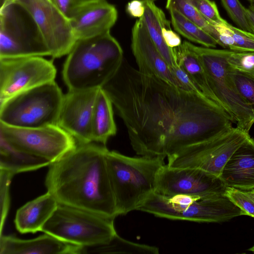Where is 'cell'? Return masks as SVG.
Segmentation results:
<instances>
[{"instance_id": "6da1fadb", "label": "cell", "mask_w": 254, "mask_h": 254, "mask_svg": "<svg viewBox=\"0 0 254 254\" xmlns=\"http://www.w3.org/2000/svg\"><path fill=\"white\" fill-rule=\"evenodd\" d=\"M103 88L141 156L164 159L233 127L231 117L214 102L143 73L124 60Z\"/></svg>"}, {"instance_id": "7a4b0ae2", "label": "cell", "mask_w": 254, "mask_h": 254, "mask_svg": "<svg viewBox=\"0 0 254 254\" xmlns=\"http://www.w3.org/2000/svg\"><path fill=\"white\" fill-rule=\"evenodd\" d=\"M108 150L95 142H77L48 166L47 191L59 204L115 218L118 213L106 161Z\"/></svg>"}, {"instance_id": "3957f363", "label": "cell", "mask_w": 254, "mask_h": 254, "mask_svg": "<svg viewBox=\"0 0 254 254\" xmlns=\"http://www.w3.org/2000/svg\"><path fill=\"white\" fill-rule=\"evenodd\" d=\"M123 51L110 32L77 40L65 61L64 82L69 90L103 88L117 74Z\"/></svg>"}, {"instance_id": "277c9868", "label": "cell", "mask_w": 254, "mask_h": 254, "mask_svg": "<svg viewBox=\"0 0 254 254\" xmlns=\"http://www.w3.org/2000/svg\"><path fill=\"white\" fill-rule=\"evenodd\" d=\"M110 183L118 215L138 209L155 192L164 158L132 157L116 151L106 155Z\"/></svg>"}, {"instance_id": "5b68a950", "label": "cell", "mask_w": 254, "mask_h": 254, "mask_svg": "<svg viewBox=\"0 0 254 254\" xmlns=\"http://www.w3.org/2000/svg\"><path fill=\"white\" fill-rule=\"evenodd\" d=\"M138 210L173 220L222 222L246 215L224 194L209 196L177 195L167 197L155 192Z\"/></svg>"}, {"instance_id": "8992f818", "label": "cell", "mask_w": 254, "mask_h": 254, "mask_svg": "<svg viewBox=\"0 0 254 254\" xmlns=\"http://www.w3.org/2000/svg\"><path fill=\"white\" fill-rule=\"evenodd\" d=\"M64 94L55 81L0 103V123L18 127L58 125Z\"/></svg>"}, {"instance_id": "52a82bcc", "label": "cell", "mask_w": 254, "mask_h": 254, "mask_svg": "<svg viewBox=\"0 0 254 254\" xmlns=\"http://www.w3.org/2000/svg\"><path fill=\"white\" fill-rule=\"evenodd\" d=\"M113 218L59 204L41 231L83 247L108 244L117 234Z\"/></svg>"}, {"instance_id": "ba28073f", "label": "cell", "mask_w": 254, "mask_h": 254, "mask_svg": "<svg viewBox=\"0 0 254 254\" xmlns=\"http://www.w3.org/2000/svg\"><path fill=\"white\" fill-rule=\"evenodd\" d=\"M51 56L33 17L17 0H6L0 10V59Z\"/></svg>"}, {"instance_id": "9c48e42d", "label": "cell", "mask_w": 254, "mask_h": 254, "mask_svg": "<svg viewBox=\"0 0 254 254\" xmlns=\"http://www.w3.org/2000/svg\"><path fill=\"white\" fill-rule=\"evenodd\" d=\"M192 48L204 67L209 85L222 108L237 127L249 132L254 124V112L237 92L228 74L227 57L230 50Z\"/></svg>"}, {"instance_id": "30bf717a", "label": "cell", "mask_w": 254, "mask_h": 254, "mask_svg": "<svg viewBox=\"0 0 254 254\" xmlns=\"http://www.w3.org/2000/svg\"><path fill=\"white\" fill-rule=\"evenodd\" d=\"M0 141L11 148L54 162L74 148L77 142L58 125L18 127L0 123Z\"/></svg>"}, {"instance_id": "8fae6325", "label": "cell", "mask_w": 254, "mask_h": 254, "mask_svg": "<svg viewBox=\"0 0 254 254\" xmlns=\"http://www.w3.org/2000/svg\"><path fill=\"white\" fill-rule=\"evenodd\" d=\"M238 127L209 140L180 150L168 158L171 168H198L219 177L222 169L236 149L250 137Z\"/></svg>"}, {"instance_id": "7c38bea8", "label": "cell", "mask_w": 254, "mask_h": 254, "mask_svg": "<svg viewBox=\"0 0 254 254\" xmlns=\"http://www.w3.org/2000/svg\"><path fill=\"white\" fill-rule=\"evenodd\" d=\"M57 69L43 57L0 59V103L21 92L55 81Z\"/></svg>"}, {"instance_id": "4fadbf2b", "label": "cell", "mask_w": 254, "mask_h": 254, "mask_svg": "<svg viewBox=\"0 0 254 254\" xmlns=\"http://www.w3.org/2000/svg\"><path fill=\"white\" fill-rule=\"evenodd\" d=\"M29 12L48 48L51 57L68 55L77 39L69 19L51 0H17Z\"/></svg>"}, {"instance_id": "5bb4252c", "label": "cell", "mask_w": 254, "mask_h": 254, "mask_svg": "<svg viewBox=\"0 0 254 254\" xmlns=\"http://www.w3.org/2000/svg\"><path fill=\"white\" fill-rule=\"evenodd\" d=\"M226 187L219 177L201 169L171 168L164 164L158 173L155 192L167 197L203 196L224 194Z\"/></svg>"}, {"instance_id": "9a60e30c", "label": "cell", "mask_w": 254, "mask_h": 254, "mask_svg": "<svg viewBox=\"0 0 254 254\" xmlns=\"http://www.w3.org/2000/svg\"><path fill=\"white\" fill-rule=\"evenodd\" d=\"M98 89L68 90L64 94L58 125L72 136L77 143L93 142L92 118Z\"/></svg>"}, {"instance_id": "2e32d148", "label": "cell", "mask_w": 254, "mask_h": 254, "mask_svg": "<svg viewBox=\"0 0 254 254\" xmlns=\"http://www.w3.org/2000/svg\"><path fill=\"white\" fill-rule=\"evenodd\" d=\"M131 48L139 71L156 76L181 88L149 37L141 17L135 21L132 27Z\"/></svg>"}, {"instance_id": "e0dca14e", "label": "cell", "mask_w": 254, "mask_h": 254, "mask_svg": "<svg viewBox=\"0 0 254 254\" xmlns=\"http://www.w3.org/2000/svg\"><path fill=\"white\" fill-rule=\"evenodd\" d=\"M117 18L114 5L106 0H97L81 5L69 21L77 40L110 32Z\"/></svg>"}, {"instance_id": "ac0fdd59", "label": "cell", "mask_w": 254, "mask_h": 254, "mask_svg": "<svg viewBox=\"0 0 254 254\" xmlns=\"http://www.w3.org/2000/svg\"><path fill=\"white\" fill-rule=\"evenodd\" d=\"M84 250L47 233L29 240L10 235L0 237V254H84Z\"/></svg>"}, {"instance_id": "d6986e66", "label": "cell", "mask_w": 254, "mask_h": 254, "mask_svg": "<svg viewBox=\"0 0 254 254\" xmlns=\"http://www.w3.org/2000/svg\"><path fill=\"white\" fill-rule=\"evenodd\" d=\"M220 179L226 187L254 190V139L251 136L233 153L222 170Z\"/></svg>"}, {"instance_id": "ffe728a7", "label": "cell", "mask_w": 254, "mask_h": 254, "mask_svg": "<svg viewBox=\"0 0 254 254\" xmlns=\"http://www.w3.org/2000/svg\"><path fill=\"white\" fill-rule=\"evenodd\" d=\"M59 203L49 192L27 202L16 211L14 220L15 227L21 233H35L52 216Z\"/></svg>"}, {"instance_id": "44dd1931", "label": "cell", "mask_w": 254, "mask_h": 254, "mask_svg": "<svg viewBox=\"0 0 254 254\" xmlns=\"http://www.w3.org/2000/svg\"><path fill=\"white\" fill-rule=\"evenodd\" d=\"M91 128L93 142L104 145L109 139L117 133L113 104L103 88L99 89L97 92L93 111Z\"/></svg>"}, {"instance_id": "7402d4cb", "label": "cell", "mask_w": 254, "mask_h": 254, "mask_svg": "<svg viewBox=\"0 0 254 254\" xmlns=\"http://www.w3.org/2000/svg\"><path fill=\"white\" fill-rule=\"evenodd\" d=\"M192 45L185 41L179 47L174 48L177 64L204 96L221 106L209 85L204 67Z\"/></svg>"}, {"instance_id": "603a6c76", "label": "cell", "mask_w": 254, "mask_h": 254, "mask_svg": "<svg viewBox=\"0 0 254 254\" xmlns=\"http://www.w3.org/2000/svg\"><path fill=\"white\" fill-rule=\"evenodd\" d=\"M144 5L141 18L149 37L170 67L177 65L174 49L166 44L162 35V28L170 22L163 11L153 1L145 2Z\"/></svg>"}, {"instance_id": "cb8c5ba5", "label": "cell", "mask_w": 254, "mask_h": 254, "mask_svg": "<svg viewBox=\"0 0 254 254\" xmlns=\"http://www.w3.org/2000/svg\"><path fill=\"white\" fill-rule=\"evenodd\" d=\"M51 163L46 159L15 150L0 141V169L15 175L36 170Z\"/></svg>"}, {"instance_id": "d4e9b609", "label": "cell", "mask_w": 254, "mask_h": 254, "mask_svg": "<svg viewBox=\"0 0 254 254\" xmlns=\"http://www.w3.org/2000/svg\"><path fill=\"white\" fill-rule=\"evenodd\" d=\"M218 34V45L236 52H254V34L233 26L228 22L212 24Z\"/></svg>"}, {"instance_id": "484cf974", "label": "cell", "mask_w": 254, "mask_h": 254, "mask_svg": "<svg viewBox=\"0 0 254 254\" xmlns=\"http://www.w3.org/2000/svg\"><path fill=\"white\" fill-rule=\"evenodd\" d=\"M174 30L190 41L207 48H215L216 40L192 21L175 9L169 10Z\"/></svg>"}, {"instance_id": "4316f807", "label": "cell", "mask_w": 254, "mask_h": 254, "mask_svg": "<svg viewBox=\"0 0 254 254\" xmlns=\"http://www.w3.org/2000/svg\"><path fill=\"white\" fill-rule=\"evenodd\" d=\"M89 248V247H87ZM93 253L105 254H158L154 246L135 243L121 237L117 233L107 244L92 247Z\"/></svg>"}, {"instance_id": "83f0119b", "label": "cell", "mask_w": 254, "mask_h": 254, "mask_svg": "<svg viewBox=\"0 0 254 254\" xmlns=\"http://www.w3.org/2000/svg\"><path fill=\"white\" fill-rule=\"evenodd\" d=\"M166 8L175 9L213 37L218 44V34L214 28L188 0H167Z\"/></svg>"}, {"instance_id": "f1b7e54d", "label": "cell", "mask_w": 254, "mask_h": 254, "mask_svg": "<svg viewBox=\"0 0 254 254\" xmlns=\"http://www.w3.org/2000/svg\"><path fill=\"white\" fill-rule=\"evenodd\" d=\"M228 74L243 100L254 112V75L228 66Z\"/></svg>"}, {"instance_id": "f546056e", "label": "cell", "mask_w": 254, "mask_h": 254, "mask_svg": "<svg viewBox=\"0 0 254 254\" xmlns=\"http://www.w3.org/2000/svg\"><path fill=\"white\" fill-rule=\"evenodd\" d=\"M224 195L244 211L246 215L254 218V192L227 187Z\"/></svg>"}, {"instance_id": "4dcf8cb0", "label": "cell", "mask_w": 254, "mask_h": 254, "mask_svg": "<svg viewBox=\"0 0 254 254\" xmlns=\"http://www.w3.org/2000/svg\"><path fill=\"white\" fill-rule=\"evenodd\" d=\"M220 0L230 17L239 28L252 33L247 17L246 8L239 0Z\"/></svg>"}, {"instance_id": "1f68e13d", "label": "cell", "mask_w": 254, "mask_h": 254, "mask_svg": "<svg viewBox=\"0 0 254 254\" xmlns=\"http://www.w3.org/2000/svg\"><path fill=\"white\" fill-rule=\"evenodd\" d=\"M14 175L9 171L0 169V235H2V228L9 208V185Z\"/></svg>"}, {"instance_id": "d6a6232c", "label": "cell", "mask_w": 254, "mask_h": 254, "mask_svg": "<svg viewBox=\"0 0 254 254\" xmlns=\"http://www.w3.org/2000/svg\"><path fill=\"white\" fill-rule=\"evenodd\" d=\"M227 60L231 68L254 75V52L230 50Z\"/></svg>"}, {"instance_id": "836d02e7", "label": "cell", "mask_w": 254, "mask_h": 254, "mask_svg": "<svg viewBox=\"0 0 254 254\" xmlns=\"http://www.w3.org/2000/svg\"><path fill=\"white\" fill-rule=\"evenodd\" d=\"M188 0L211 24H220L227 22L221 16L214 1L210 0Z\"/></svg>"}, {"instance_id": "e575fe53", "label": "cell", "mask_w": 254, "mask_h": 254, "mask_svg": "<svg viewBox=\"0 0 254 254\" xmlns=\"http://www.w3.org/2000/svg\"><path fill=\"white\" fill-rule=\"evenodd\" d=\"M171 69L173 74L180 83L182 88L203 95L191 79L178 64L171 67Z\"/></svg>"}, {"instance_id": "d590c367", "label": "cell", "mask_w": 254, "mask_h": 254, "mask_svg": "<svg viewBox=\"0 0 254 254\" xmlns=\"http://www.w3.org/2000/svg\"><path fill=\"white\" fill-rule=\"evenodd\" d=\"M69 19L82 4L79 0H51Z\"/></svg>"}, {"instance_id": "8d00e7d4", "label": "cell", "mask_w": 254, "mask_h": 254, "mask_svg": "<svg viewBox=\"0 0 254 254\" xmlns=\"http://www.w3.org/2000/svg\"><path fill=\"white\" fill-rule=\"evenodd\" d=\"M162 35L166 44L170 48H177L182 43L180 36L171 29L170 23L162 28Z\"/></svg>"}, {"instance_id": "74e56055", "label": "cell", "mask_w": 254, "mask_h": 254, "mask_svg": "<svg viewBox=\"0 0 254 254\" xmlns=\"http://www.w3.org/2000/svg\"><path fill=\"white\" fill-rule=\"evenodd\" d=\"M126 10L129 15L139 18L144 13V2L139 0H132L127 4Z\"/></svg>"}, {"instance_id": "f35d334b", "label": "cell", "mask_w": 254, "mask_h": 254, "mask_svg": "<svg viewBox=\"0 0 254 254\" xmlns=\"http://www.w3.org/2000/svg\"><path fill=\"white\" fill-rule=\"evenodd\" d=\"M246 14L248 20L252 30V33L254 34V6L251 5L246 8Z\"/></svg>"}, {"instance_id": "ab89813d", "label": "cell", "mask_w": 254, "mask_h": 254, "mask_svg": "<svg viewBox=\"0 0 254 254\" xmlns=\"http://www.w3.org/2000/svg\"><path fill=\"white\" fill-rule=\"evenodd\" d=\"M82 4L97 0H79Z\"/></svg>"}, {"instance_id": "60d3db41", "label": "cell", "mask_w": 254, "mask_h": 254, "mask_svg": "<svg viewBox=\"0 0 254 254\" xmlns=\"http://www.w3.org/2000/svg\"><path fill=\"white\" fill-rule=\"evenodd\" d=\"M141 0L142 1H143V2H147V1H154L155 0Z\"/></svg>"}, {"instance_id": "b9f144b4", "label": "cell", "mask_w": 254, "mask_h": 254, "mask_svg": "<svg viewBox=\"0 0 254 254\" xmlns=\"http://www.w3.org/2000/svg\"><path fill=\"white\" fill-rule=\"evenodd\" d=\"M249 250L254 253V246L253 247H252L251 248H250V249H249Z\"/></svg>"}, {"instance_id": "7bdbcfd3", "label": "cell", "mask_w": 254, "mask_h": 254, "mask_svg": "<svg viewBox=\"0 0 254 254\" xmlns=\"http://www.w3.org/2000/svg\"><path fill=\"white\" fill-rule=\"evenodd\" d=\"M251 5L254 6V0H251L250 1Z\"/></svg>"}, {"instance_id": "ee69618b", "label": "cell", "mask_w": 254, "mask_h": 254, "mask_svg": "<svg viewBox=\"0 0 254 254\" xmlns=\"http://www.w3.org/2000/svg\"><path fill=\"white\" fill-rule=\"evenodd\" d=\"M5 0H1V1H2V2H3V1H5Z\"/></svg>"}, {"instance_id": "f6af8a7d", "label": "cell", "mask_w": 254, "mask_h": 254, "mask_svg": "<svg viewBox=\"0 0 254 254\" xmlns=\"http://www.w3.org/2000/svg\"><path fill=\"white\" fill-rule=\"evenodd\" d=\"M248 1H250L251 0H248Z\"/></svg>"}, {"instance_id": "bcb514c9", "label": "cell", "mask_w": 254, "mask_h": 254, "mask_svg": "<svg viewBox=\"0 0 254 254\" xmlns=\"http://www.w3.org/2000/svg\"><path fill=\"white\" fill-rule=\"evenodd\" d=\"M253 190V191L254 192V190Z\"/></svg>"}, {"instance_id": "7dc6e473", "label": "cell", "mask_w": 254, "mask_h": 254, "mask_svg": "<svg viewBox=\"0 0 254 254\" xmlns=\"http://www.w3.org/2000/svg\"></svg>"}]
</instances>
